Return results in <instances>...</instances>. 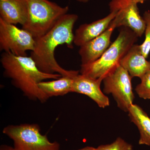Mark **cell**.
<instances>
[{
    "label": "cell",
    "mask_w": 150,
    "mask_h": 150,
    "mask_svg": "<svg viewBox=\"0 0 150 150\" xmlns=\"http://www.w3.org/2000/svg\"><path fill=\"white\" fill-rule=\"evenodd\" d=\"M141 82L135 89L141 98L150 99V70L141 78Z\"/></svg>",
    "instance_id": "16"
},
{
    "label": "cell",
    "mask_w": 150,
    "mask_h": 150,
    "mask_svg": "<svg viewBox=\"0 0 150 150\" xmlns=\"http://www.w3.org/2000/svg\"><path fill=\"white\" fill-rule=\"evenodd\" d=\"M35 42L30 33L0 18L1 51L10 52L17 56H27V51L34 50Z\"/></svg>",
    "instance_id": "7"
},
{
    "label": "cell",
    "mask_w": 150,
    "mask_h": 150,
    "mask_svg": "<svg viewBox=\"0 0 150 150\" xmlns=\"http://www.w3.org/2000/svg\"><path fill=\"white\" fill-rule=\"evenodd\" d=\"M76 1L79 2L86 3H87L89 0H76Z\"/></svg>",
    "instance_id": "22"
},
{
    "label": "cell",
    "mask_w": 150,
    "mask_h": 150,
    "mask_svg": "<svg viewBox=\"0 0 150 150\" xmlns=\"http://www.w3.org/2000/svg\"><path fill=\"white\" fill-rule=\"evenodd\" d=\"M131 121L137 126L140 134L139 145L150 146V118L139 105L133 104L129 108Z\"/></svg>",
    "instance_id": "14"
},
{
    "label": "cell",
    "mask_w": 150,
    "mask_h": 150,
    "mask_svg": "<svg viewBox=\"0 0 150 150\" xmlns=\"http://www.w3.org/2000/svg\"><path fill=\"white\" fill-rule=\"evenodd\" d=\"M102 81L79 74L74 78L71 92L85 95L96 103L99 107L105 108L109 106L110 101L100 89Z\"/></svg>",
    "instance_id": "10"
},
{
    "label": "cell",
    "mask_w": 150,
    "mask_h": 150,
    "mask_svg": "<svg viewBox=\"0 0 150 150\" xmlns=\"http://www.w3.org/2000/svg\"></svg>",
    "instance_id": "23"
},
{
    "label": "cell",
    "mask_w": 150,
    "mask_h": 150,
    "mask_svg": "<svg viewBox=\"0 0 150 150\" xmlns=\"http://www.w3.org/2000/svg\"><path fill=\"white\" fill-rule=\"evenodd\" d=\"M78 18L76 14H66L46 34L35 38V47L30 56L40 71L46 74H59L62 76L79 74V71L62 68L55 57V50L59 45L66 44L69 48H73V28Z\"/></svg>",
    "instance_id": "1"
},
{
    "label": "cell",
    "mask_w": 150,
    "mask_h": 150,
    "mask_svg": "<svg viewBox=\"0 0 150 150\" xmlns=\"http://www.w3.org/2000/svg\"><path fill=\"white\" fill-rule=\"evenodd\" d=\"M133 146L120 137H118L113 143L102 145L96 148V150H132Z\"/></svg>",
    "instance_id": "18"
},
{
    "label": "cell",
    "mask_w": 150,
    "mask_h": 150,
    "mask_svg": "<svg viewBox=\"0 0 150 150\" xmlns=\"http://www.w3.org/2000/svg\"><path fill=\"white\" fill-rule=\"evenodd\" d=\"M128 72L119 65L103 79V92L112 94L118 107L128 112L134 98L131 80Z\"/></svg>",
    "instance_id": "6"
},
{
    "label": "cell",
    "mask_w": 150,
    "mask_h": 150,
    "mask_svg": "<svg viewBox=\"0 0 150 150\" xmlns=\"http://www.w3.org/2000/svg\"><path fill=\"white\" fill-rule=\"evenodd\" d=\"M117 27V23L114 19L103 33L80 47L79 54L81 57V65L91 64L102 56L111 44V35Z\"/></svg>",
    "instance_id": "9"
},
{
    "label": "cell",
    "mask_w": 150,
    "mask_h": 150,
    "mask_svg": "<svg viewBox=\"0 0 150 150\" xmlns=\"http://www.w3.org/2000/svg\"><path fill=\"white\" fill-rule=\"evenodd\" d=\"M116 15V12H110L108 15L103 18L91 23L81 25L75 31L74 44L80 47L99 36L107 29Z\"/></svg>",
    "instance_id": "11"
},
{
    "label": "cell",
    "mask_w": 150,
    "mask_h": 150,
    "mask_svg": "<svg viewBox=\"0 0 150 150\" xmlns=\"http://www.w3.org/2000/svg\"><path fill=\"white\" fill-rule=\"evenodd\" d=\"M76 76H64L56 79L43 81L38 83V87L49 98L63 96L71 92L74 78Z\"/></svg>",
    "instance_id": "15"
},
{
    "label": "cell",
    "mask_w": 150,
    "mask_h": 150,
    "mask_svg": "<svg viewBox=\"0 0 150 150\" xmlns=\"http://www.w3.org/2000/svg\"><path fill=\"white\" fill-rule=\"evenodd\" d=\"M77 150H96V148L91 146H86L85 147Z\"/></svg>",
    "instance_id": "20"
},
{
    "label": "cell",
    "mask_w": 150,
    "mask_h": 150,
    "mask_svg": "<svg viewBox=\"0 0 150 150\" xmlns=\"http://www.w3.org/2000/svg\"><path fill=\"white\" fill-rule=\"evenodd\" d=\"M109 6L110 12H116L114 19L117 27L129 28L138 37H142L145 32L146 23L134 0H111Z\"/></svg>",
    "instance_id": "8"
},
{
    "label": "cell",
    "mask_w": 150,
    "mask_h": 150,
    "mask_svg": "<svg viewBox=\"0 0 150 150\" xmlns=\"http://www.w3.org/2000/svg\"><path fill=\"white\" fill-rule=\"evenodd\" d=\"M0 150H16L13 147L8 145L3 144L0 146Z\"/></svg>",
    "instance_id": "19"
},
{
    "label": "cell",
    "mask_w": 150,
    "mask_h": 150,
    "mask_svg": "<svg viewBox=\"0 0 150 150\" xmlns=\"http://www.w3.org/2000/svg\"><path fill=\"white\" fill-rule=\"evenodd\" d=\"M146 0H134V2L138 4L139 3H143Z\"/></svg>",
    "instance_id": "21"
},
{
    "label": "cell",
    "mask_w": 150,
    "mask_h": 150,
    "mask_svg": "<svg viewBox=\"0 0 150 150\" xmlns=\"http://www.w3.org/2000/svg\"><path fill=\"white\" fill-rule=\"evenodd\" d=\"M138 37L129 28L122 27L118 37L99 59L88 64L81 65V74L103 81L120 65L121 59L137 42Z\"/></svg>",
    "instance_id": "3"
},
{
    "label": "cell",
    "mask_w": 150,
    "mask_h": 150,
    "mask_svg": "<svg viewBox=\"0 0 150 150\" xmlns=\"http://www.w3.org/2000/svg\"><path fill=\"white\" fill-rule=\"evenodd\" d=\"M0 61L4 69V76L11 79L12 84L28 99L41 103L46 102L49 98L39 88L38 83L62 76L59 74L41 71L30 56H17L10 52H4Z\"/></svg>",
    "instance_id": "2"
},
{
    "label": "cell",
    "mask_w": 150,
    "mask_h": 150,
    "mask_svg": "<svg viewBox=\"0 0 150 150\" xmlns=\"http://www.w3.org/2000/svg\"><path fill=\"white\" fill-rule=\"evenodd\" d=\"M143 56L140 45L132 46L121 59L120 65L132 77L141 78L150 70V62Z\"/></svg>",
    "instance_id": "13"
},
{
    "label": "cell",
    "mask_w": 150,
    "mask_h": 150,
    "mask_svg": "<svg viewBox=\"0 0 150 150\" xmlns=\"http://www.w3.org/2000/svg\"><path fill=\"white\" fill-rule=\"evenodd\" d=\"M27 16L26 0H0V18L7 23L23 26Z\"/></svg>",
    "instance_id": "12"
},
{
    "label": "cell",
    "mask_w": 150,
    "mask_h": 150,
    "mask_svg": "<svg viewBox=\"0 0 150 150\" xmlns=\"http://www.w3.org/2000/svg\"><path fill=\"white\" fill-rule=\"evenodd\" d=\"M144 19L146 23L145 38L144 41L140 46L142 54L147 58L150 52V11L145 12Z\"/></svg>",
    "instance_id": "17"
},
{
    "label": "cell",
    "mask_w": 150,
    "mask_h": 150,
    "mask_svg": "<svg viewBox=\"0 0 150 150\" xmlns=\"http://www.w3.org/2000/svg\"><path fill=\"white\" fill-rule=\"evenodd\" d=\"M27 19L23 29L39 38L46 34L59 19L68 13L69 7H62L49 0H26Z\"/></svg>",
    "instance_id": "4"
},
{
    "label": "cell",
    "mask_w": 150,
    "mask_h": 150,
    "mask_svg": "<svg viewBox=\"0 0 150 150\" xmlns=\"http://www.w3.org/2000/svg\"><path fill=\"white\" fill-rule=\"evenodd\" d=\"M3 133L13 142L16 150H60V144L51 142L46 135L40 133L36 123H22L5 127Z\"/></svg>",
    "instance_id": "5"
}]
</instances>
